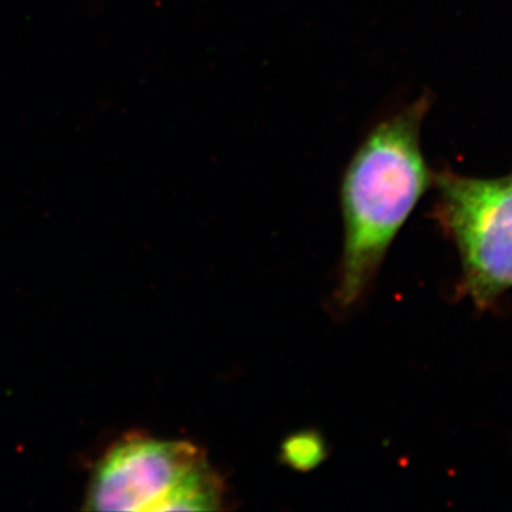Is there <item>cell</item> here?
I'll return each instance as SVG.
<instances>
[{
  "mask_svg": "<svg viewBox=\"0 0 512 512\" xmlns=\"http://www.w3.org/2000/svg\"><path fill=\"white\" fill-rule=\"evenodd\" d=\"M430 94L384 117L356 148L343 174L345 251L338 298L359 301L387 249L409 220L433 175L421 150V126Z\"/></svg>",
  "mask_w": 512,
  "mask_h": 512,
  "instance_id": "obj_1",
  "label": "cell"
},
{
  "mask_svg": "<svg viewBox=\"0 0 512 512\" xmlns=\"http://www.w3.org/2000/svg\"><path fill=\"white\" fill-rule=\"evenodd\" d=\"M433 184L434 218L460 254L461 291L490 308L512 288V174L473 178L443 170Z\"/></svg>",
  "mask_w": 512,
  "mask_h": 512,
  "instance_id": "obj_3",
  "label": "cell"
},
{
  "mask_svg": "<svg viewBox=\"0 0 512 512\" xmlns=\"http://www.w3.org/2000/svg\"><path fill=\"white\" fill-rule=\"evenodd\" d=\"M224 485L188 441L124 437L104 454L86 494L90 511H215Z\"/></svg>",
  "mask_w": 512,
  "mask_h": 512,
  "instance_id": "obj_2",
  "label": "cell"
}]
</instances>
